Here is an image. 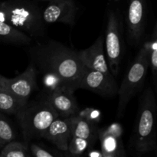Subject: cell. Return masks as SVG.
Masks as SVG:
<instances>
[{
	"instance_id": "cell-1",
	"label": "cell",
	"mask_w": 157,
	"mask_h": 157,
	"mask_svg": "<svg viewBox=\"0 0 157 157\" xmlns=\"http://www.w3.org/2000/svg\"><path fill=\"white\" fill-rule=\"evenodd\" d=\"M30 45V63L38 71L57 75L73 91L78 90V83L86 67L79 60L77 52L54 40Z\"/></svg>"
},
{
	"instance_id": "cell-2",
	"label": "cell",
	"mask_w": 157,
	"mask_h": 157,
	"mask_svg": "<svg viewBox=\"0 0 157 157\" xmlns=\"http://www.w3.org/2000/svg\"><path fill=\"white\" fill-rule=\"evenodd\" d=\"M157 104L154 91L147 87L140 101L136 123L131 137V147L139 156L157 149Z\"/></svg>"
},
{
	"instance_id": "cell-3",
	"label": "cell",
	"mask_w": 157,
	"mask_h": 157,
	"mask_svg": "<svg viewBox=\"0 0 157 157\" xmlns=\"http://www.w3.org/2000/svg\"><path fill=\"white\" fill-rule=\"evenodd\" d=\"M6 18L17 29L32 39L41 38L45 33L42 10L31 0H6L0 2Z\"/></svg>"
},
{
	"instance_id": "cell-4",
	"label": "cell",
	"mask_w": 157,
	"mask_h": 157,
	"mask_svg": "<svg viewBox=\"0 0 157 157\" xmlns=\"http://www.w3.org/2000/svg\"><path fill=\"white\" fill-rule=\"evenodd\" d=\"M149 67L150 40L144 41L141 45L118 89L117 118L123 117L130 101L144 85Z\"/></svg>"
},
{
	"instance_id": "cell-5",
	"label": "cell",
	"mask_w": 157,
	"mask_h": 157,
	"mask_svg": "<svg viewBox=\"0 0 157 157\" xmlns=\"http://www.w3.org/2000/svg\"><path fill=\"white\" fill-rule=\"evenodd\" d=\"M15 116L24 141L29 144L34 140L42 139L43 133L48 127L59 117L46 98L32 104L28 102Z\"/></svg>"
},
{
	"instance_id": "cell-6",
	"label": "cell",
	"mask_w": 157,
	"mask_h": 157,
	"mask_svg": "<svg viewBox=\"0 0 157 157\" xmlns=\"http://www.w3.org/2000/svg\"><path fill=\"white\" fill-rule=\"evenodd\" d=\"M124 23L117 9H110L107 12V23L104 38V48L109 68L113 76L119 73L124 56Z\"/></svg>"
},
{
	"instance_id": "cell-7",
	"label": "cell",
	"mask_w": 157,
	"mask_h": 157,
	"mask_svg": "<svg viewBox=\"0 0 157 157\" xmlns=\"http://www.w3.org/2000/svg\"><path fill=\"white\" fill-rule=\"evenodd\" d=\"M78 88L90 90L103 98H111L117 96L119 87L111 73H104L86 67Z\"/></svg>"
},
{
	"instance_id": "cell-8",
	"label": "cell",
	"mask_w": 157,
	"mask_h": 157,
	"mask_svg": "<svg viewBox=\"0 0 157 157\" xmlns=\"http://www.w3.org/2000/svg\"><path fill=\"white\" fill-rule=\"evenodd\" d=\"M38 72L30 63L22 73L14 78H7L0 75V85L17 99L29 102V97L37 89Z\"/></svg>"
},
{
	"instance_id": "cell-9",
	"label": "cell",
	"mask_w": 157,
	"mask_h": 157,
	"mask_svg": "<svg viewBox=\"0 0 157 157\" xmlns=\"http://www.w3.org/2000/svg\"><path fill=\"white\" fill-rule=\"evenodd\" d=\"M146 20V0H130L126 16V25L128 41L132 46H138L142 41L145 33Z\"/></svg>"
},
{
	"instance_id": "cell-10",
	"label": "cell",
	"mask_w": 157,
	"mask_h": 157,
	"mask_svg": "<svg viewBox=\"0 0 157 157\" xmlns=\"http://www.w3.org/2000/svg\"><path fill=\"white\" fill-rule=\"evenodd\" d=\"M122 126L113 123L104 128H99L98 140L104 157H124L127 156L122 140Z\"/></svg>"
},
{
	"instance_id": "cell-11",
	"label": "cell",
	"mask_w": 157,
	"mask_h": 157,
	"mask_svg": "<svg viewBox=\"0 0 157 157\" xmlns=\"http://www.w3.org/2000/svg\"><path fill=\"white\" fill-rule=\"evenodd\" d=\"M78 6L74 0H53L42 10L44 23H63L74 25L78 13Z\"/></svg>"
},
{
	"instance_id": "cell-12",
	"label": "cell",
	"mask_w": 157,
	"mask_h": 157,
	"mask_svg": "<svg viewBox=\"0 0 157 157\" xmlns=\"http://www.w3.org/2000/svg\"><path fill=\"white\" fill-rule=\"evenodd\" d=\"M77 55L85 67L104 73H111L105 56L104 38L103 35H100L87 48L77 52Z\"/></svg>"
},
{
	"instance_id": "cell-13",
	"label": "cell",
	"mask_w": 157,
	"mask_h": 157,
	"mask_svg": "<svg viewBox=\"0 0 157 157\" xmlns=\"http://www.w3.org/2000/svg\"><path fill=\"white\" fill-rule=\"evenodd\" d=\"M45 98L59 117H70L80 111L79 106L74 96V91L67 87L57 89L48 93Z\"/></svg>"
},
{
	"instance_id": "cell-14",
	"label": "cell",
	"mask_w": 157,
	"mask_h": 157,
	"mask_svg": "<svg viewBox=\"0 0 157 157\" xmlns=\"http://www.w3.org/2000/svg\"><path fill=\"white\" fill-rule=\"evenodd\" d=\"M72 137L68 118L58 117L50 124L43 133L42 139L49 141L58 150L66 152Z\"/></svg>"
},
{
	"instance_id": "cell-15",
	"label": "cell",
	"mask_w": 157,
	"mask_h": 157,
	"mask_svg": "<svg viewBox=\"0 0 157 157\" xmlns=\"http://www.w3.org/2000/svg\"><path fill=\"white\" fill-rule=\"evenodd\" d=\"M0 41L17 46L30 45L33 39L14 27L6 18L0 6Z\"/></svg>"
},
{
	"instance_id": "cell-16",
	"label": "cell",
	"mask_w": 157,
	"mask_h": 157,
	"mask_svg": "<svg viewBox=\"0 0 157 157\" xmlns=\"http://www.w3.org/2000/svg\"><path fill=\"white\" fill-rule=\"evenodd\" d=\"M67 118L72 136L85 139L90 146L96 143L98 140L99 130L97 124L87 121L78 113Z\"/></svg>"
},
{
	"instance_id": "cell-17",
	"label": "cell",
	"mask_w": 157,
	"mask_h": 157,
	"mask_svg": "<svg viewBox=\"0 0 157 157\" xmlns=\"http://www.w3.org/2000/svg\"><path fill=\"white\" fill-rule=\"evenodd\" d=\"M27 104L17 99L0 85V110L3 113L15 115Z\"/></svg>"
},
{
	"instance_id": "cell-18",
	"label": "cell",
	"mask_w": 157,
	"mask_h": 157,
	"mask_svg": "<svg viewBox=\"0 0 157 157\" xmlns=\"http://www.w3.org/2000/svg\"><path fill=\"white\" fill-rule=\"evenodd\" d=\"M29 143L21 141H10L5 144L4 147L0 150L1 157H26L29 156Z\"/></svg>"
},
{
	"instance_id": "cell-19",
	"label": "cell",
	"mask_w": 157,
	"mask_h": 157,
	"mask_svg": "<svg viewBox=\"0 0 157 157\" xmlns=\"http://www.w3.org/2000/svg\"><path fill=\"white\" fill-rule=\"evenodd\" d=\"M15 132L12 124L5 117L4 113L0 110V143L5 145L15 139Z\"/></svg>"
},
{
	"instance_id": "cell-20",
	"label": "cell",
	"mask_w": 157,
	"mask_h": 157,
	"mask_svg": "<svg viewBox=\"0 0 157 157\" xmlns=\"http://www.w3.org/2000/svg\"><path fill=\"white\" fill-rule=\"evenodd\" d=\"M90 147V144L85 139L72 136L69 141L66 153H68L71 156H78V155L82 154Z\"/></svg>"
},
{
	"instance_id": "cell-21",
	"label": "cell",
	"mask_w": 157,
	"mask_h": 157,
	"mask_svg": "<svg viewBox=\"0 0 157 157\" xmlns=\"http://www.w3.org/2000/svg\"><path fill=\"white\" fill-rule=\"evenodd\" d=\"M43 75H44L43 83H44V87L48 90V93H50L53 90L62 88V87H67V88L71 90L70 87H67V85L63 81V80H61L57 75H52V74H43Z\"/></svg>"
},
{
	"instance_id": "cell-22",
	"label": "cell",
	"mask_w": 157,
	"mask_h": 157,
	"mask_svg": "<svg viewBox=\"0 0 157 157\" xmlns=\"http://www.w3.org/2000/svg\"><path fill=\"white\" fill-rule=\"evenodd\" d=\"M150 66L151 67L154 82L157 81V37L150 39Z\"/></svg>"
},
{
	"instance_id": "cell-23",
	"label": "cell",
	"mask_w": 157,
	"mask_h": 157,
	"mask_svg": "<svg viewBox=\"0 0 157 157\" xmlns=\"http://www.w3.org/2000/svg\"><path fill=\"white\" fill-rule=\"evenodd\" d=\"M78 114L82 117L85 118L87 121L98 125L102 119V113L98 109L93 107H86L84 110H80Z\"/></svg>"
},
{
	"instance_id": "cell-24",
	"label": "cell",
	"mask_w": 157,
	"mask_h": 157,
	"mask_svg": "<svg viewBox=\"0 0 157 157\" xmlns=\"http://www.w3.org/2000/svg\"><path fill=\"white\" fill-rule=\"evenodd\" d=\"M29 152L32 153V156L35 157H53L58 155L35 143L29 144Z\"/></svg>"
},
{
	"instance_id": "cell-25",
	"label": "cell",
	"mask_w": 157,
	"mask_h": 157,
	"mask_svg": "<svg viewBox=\"0 0 157 157\" xmlns=\"http://www.w3.org/2000/svg\"><path fill=\"white\" fill-rule=\"evenodd\" d=\"M87 155H88L89 156H91V157H104L103 156L102 153H101V150H89Z\"/></svg>"
},
{
	"instance_id": "cell-26",
	"label": "cell",
	"mask_w": 157,
	"mask_h": 157,
	"mask_svg": "<svg viewBox=\"0 0 157 157\" xmlns=\"http://www.w3.org/2000/svg\"><path fill=\"white\" fill-rule=\"evenodd\" d=\"M152 36L157 37V19L156 21V24H155L154 28H153V34H152Z\"/></svg>"
},
{
	"instance_id": "cell-27",
	"label": "cell",
	"mask_w": 157,
	"mask_h": 157,
	"mask_svg": "<svg viewBox=\"0 0 157 157\" xmlns=\"http://www.w3.org/2000/svg\"><path fill=\"white\" fill-rule=\"evenodd\" d=\"M31 1H48V2H51V1H53V0H31Z\"/></svg>"
},
{
	"instance_id": "cell-28",
	"label": "cell",
	"mask_w": 157,
	"mask_h": 157,
	"mask_svg": "<svg viewBox=\"0 0 157 157\" xmlns=\"http://www.w3.org/2000/svg\"><path fill=\"white\" fill-rule=\"evenodd\" d=\"M155 86H156V91H157V81L155 82Z\"/></svg>"
},
{
	"instance_id": "cell-29",
	"label": "cell",
	"mask_w": 157,
	"mask_h": 157,
	"mask_svg": "<svg viewBox=\"0 0 157 157\" xmlns=\"http://www.w3.org/2000/svg\"><path fill=\"white\" fill-rule=\"evenodd\" d=\"M2 144H1V143H0V150H1V147H2Z\"/></svg>"
},
{
	"instance_id": "cell-30",
	"label": "cell",
	"mask_w": 157,
	"mask_h": 157,
	"mask_svg": "<svg viewBox=\"0 0 157 157\" xmlns=\"http://www.w3.org/2000/svg\"><path fill=\"white\" fill-rule=\"evenodd\" d=\"M116 1H118V0H116Z\"/></svg>"
}]
</instances>
